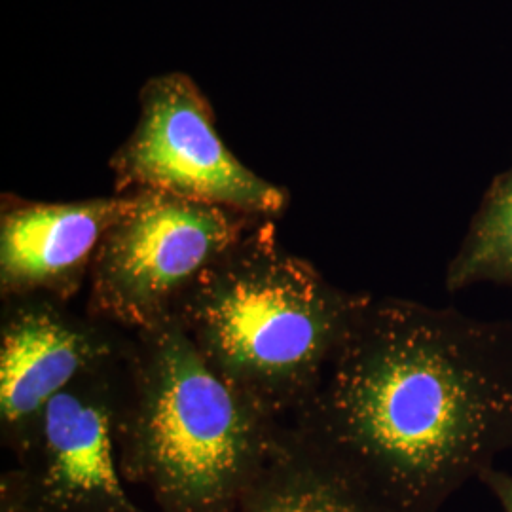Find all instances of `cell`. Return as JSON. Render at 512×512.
Segmentation results:
<instances>
[{"instance_id":"cell-9","label":"cell","mask_w":512,"mask_h":512,"mask_svg":"<svg viewBox=\"0 0 512 512\" xmlns=\"http://www.w3.org/2000/svg\"><path fill=\"white\" fill-rule=\"evenodd\" d=\"M245 512H393L289 423L285 444Z\"/></svg>"},{"instance_id":"cell-8","label":"cell","mask_w":512,"mask_h":512,"mask_svg":"<svg viewBox=\"0 0 512 512\" xmlns=\"http://www.w3.org/2000/svg\"><path fill=\"white\" fill-rule=\"evenodd\" d=\"M133 202L131 194L82 202H27L2 196L0 293L2 298L46 294L73 300L90 279L93 258Z\"/></svg>"},{"instance_id":"cell-11","label":"cell","mask_w":512,"mask_h":512,"mask_svg":"<svg viewBox=\"0 0 512 512\" xmlns=\"http://www.w3.org/2000/svg\"><path fill=\"white\" fill-rule=\"evenodd\" d=\"M0 512H48L18 465L0 476Z\"/></svg>"},{"instance_id":"cell-5","label":"cell","mask_w":512,"mask_h":512,"mask_svg":"<svg viewBox=\"0 0 512 512\" xmlns=\"http://www.w3.org/2000/svg\"><path fill=\"white\" fill-rule=\"evenodd\" d=\"M118 194L158 190L253 219L281 217L291 194L256 175L220 137L200 86L183 73L152 76L139 118L109 162Z\"/></svg>"},{"instance_id":"cell-10","label":"cell","mask_w":512,"mask_h":512,"mask_svg":"<svg viewBox=\"0 0 512 512\" xmlns=\"http://www.w3.org/2000/svg\"><path fill=\"white\" fill-rule=\"evenodd\" d=\"M478 283L512 287V164L484 192L469 230L446 268V289Z\"/></svg>"},{"instance_id":"cell-6","label":"cell","mask_w":512,"mask_h":512,"mask_svg":"<svg viewBox=\"0 0 512 512\" xmlns=\"http://www.w3.org/2000/svg\"><path fill=\"white\" fill-rule=\"evenodd\" d=\"M46 294L2 298L0 433L18 454L44 408L71 385L124 365L133 334Z\"/></svg>"},{"instance_id":"cell-7","label":"cell","mask_w":512,"mask_h":512,"mask_svg":"<svg viewBox=\"0 0 512 512\" xmlns=\"http://www.w3.org/2000/svg\"><path fill=\"white\" fill-rule=\"evenodd\" d=\"M122 366L59 393L19 448L18 467L48 512H145L126 492L116 458Z\"/></svg>"},{"instance_id":"cell-1","label":"cell","mask_w":512,"mask_h":512,"mask_svg":"<svg viewBox=\"0 0 512 512\" xmlns=\"http://www.w3.org/2000/svg\"><path fill=\"white\" fill-rule=\"evenodd\" d=\"M393 512H439L512 450V323L366 302L289 421Z\"/></svg>"},{"instance_id":"cell-2","label":"cell","mask_w":512,"mask_h":512,"mask_svg":"<svg viewBox=\"0 0 512 512\" xmlns=\"http://www.w3.org/2000/svg\"><path fill=\"white\" fill-rule=\"evenodd\" d=\"M287 433L211 370L175 317L133 332L114 444L124 480L156 512H245Z\"/></svg>"},{"instance_id":"cell-3","label":"cell","mask_w":512,"mask_h":512,"mask_svg":"<svg viewBox=\"0 0 512 512\" xmlns=\"http://www.w3.org/2000/svg\"><path fill=\"white\" fill-rule=\"evenodd\" d=\"M372 294L330 283L255 224L183 294L173 317L203 361L275 420L310 401Z\"/></svg>"},{"instance_id":"cell-12","label":"cell","mask_w":512,"mask_h":512,"mask_svg":"<svg viewBox=\"0 0 512 512\" xmlns=\"http://www.w3.org/2000/svg\"><path fill=\"white\" fill-rule=\"evenodd\" d=\"M478 482H482L490 490V494L499 501L503 512H512V475L492 467L478 476Z\"/></svg>"},{"instance_id":"cell-4","label":"cell","mask_w":512,"mask_h":512,"mask_svg":"<svg viewBox=\"0 0 512 512\" xmlns=\"http://www.w3.org/2000/svg\"><path fill=\"white\" fill-rule=\"evenodd\" d=\"M129 194L93 258L86 311L133 334L173 317L203 270L262 219L158 190Z\"/></svg>"}]
</instances>
